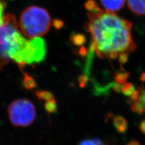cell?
<instances>
[{
    "label": "cell",
    "instance_id": "cell-1",
    "mask_svg": "<svg viewBox=\"0 0 145 145\" xmlns=\"http://www.w3.org/2000/svg\"><path fill=\"white\" fill-rule=\"evenodd\" d=\"M88 10V31L91 35V50L101 58L125 63L136 46L132 36L133 25L115 14L100 8L93 0L85 4Z\"/></svg>",
    "mask_w": 145,
    "mask_h": 145
},
{
    "label": "cell",
    "instance_id": "cell-2",
    "mask_svg": "<svg viewBox=\"0 0 145 145\" xmlns=\"http://www.w3.org/2000/svg\"><path fill=\"white\" fill-rule=\"evenodd\" d=\"M46 50L44 39H26L18 30L15 16L12 14L4 15L3 23L0 25V71L10 61L21 68L42 62Z\"/></svg>",
    "mask_w": 145,
    "mask_h": 145
},
{
    "label": "cell",
    "instance_id": "cell-3",
    "mask_svg": "<svg viewBox=\"0 0 145 145\" xmlns=\"http://www.w3.org/2000/svg\"><path fill=\"white\" fill-rule=\"evenodd\" d=\"M51 26V18L46 9L32 6L23 11L20 16L22 33L30 39L40 38L46 34Z\"/></svg>",
    "mask_w": 145,
    "mask_h": 145
},
{
    "label": "cell",
    "instance_id": "cell-4",
    "mask_svg": "<svg viewBox=\"0 0 145 145\" xmlns=\"http://www.w3.org/2000/svg\"><path fill=\"white\" fill-rule=\"evenodd\" d=\"M8 114L13 126L25 127L34 121L36 116V108L29 99H17L9 105Z\"/></svg>",
    "mask_w": 145,
    "mask_h": 145
},
{
    "label": "cell",
    "instance_id": "cell-5",
    "mask_svg": "<svg viewBox=\"0 0 145 145\" xmlns=\"http://www.w3.org/2000/svg\"><path fill=\"white\" fill-rule=\"evenodd\" d=\"M137 96L131 99V109L139 114H145V89L138 88Z\"/></svg>",
    "mask_w": 145,
    "mask_h": 145
},
{
    "label": "cell",
    "instance_id": "cell-6",
    "mask_svg": "<svg viewBox=\"0 0 145 145\" xmlns=\"http://www.w3.org/2000/svg\"><path fill=\"white\" fill-rule=\"evenodd\" d=\"M106 11L115 12L120 10L123 7L126 0H100Z\"/></svg>",
    "mask_w": 145,
    "mask_h": 145
},
{
    "label": "cell",
    "instance_id": "cell-7",
    "mask_svg": "<svg viewBox=\"0 0 145 145\" xmlns=\"http://www.w3.org/2000/svg\"><path fill=\"white\" fill-rule=\"evenodd\" d=\"M130 10L135 15H145V0H127Z\"/></svg>",
    "mask_w": 145,
    "mask_h": 145
},
{
    "label": "cell",
    "instance_id": "cell-8",
    "mask_svg": "<svg viewBox=\"0 0 145 145\" xmlns=\"http://www.w3.org/2000/svg\"><path fill=\"white\" fill-rule=\"evenodd\" d=\"M113 123L116 130L120 133H124L127 129V122L123 117L116 116L113 120Z\"/></svg>",
    "mask_w": 145,
    "mask_h": 145
},
{
    "label": "cell",
    "instance_id": "cell-9",
    "mask_svg": "<svg viewBox=\"0 0 145 145\" xmlns=\"http://www.w3.org/2000/svg\"><path fill=\"white\" fill-rule=\"evenodd\" d=\"M45 109L48 113H53L56 111L57 105L56 101L54 99L46 102L45 104Z\"/></svg>",
    "mask_w": 145,
    "mask_h": 145
},
{
    "label": "cell",
    "instance_id": "cell-10",
    "mask_svg": "<svg viewBox=\"0 0 145 145\" xmlns=\"http://www.w3.org/2000/svg\"><path fill=\"white\" fill-rule=\"evenodd\" d=\"M36 95L40 100L45 102L49 101L54 99L53 95L50 92L48 91H39L36 93Z\"/></svg>",
    "mask_w": 145,
    "mask_h": 145
},
{
    "label": "cell",
    "instance_id": "cell-11",
    "mask_svg": "<svg viewBox=\"0 0 145 145\" xmlns=\"http://www.w3.org/2000/svg\"><path fill=\"white\" fill-rule=\"evenodd\" d=\"M135 90L132 84H125L122 86L121 87V91L126 96H130L132 93L134 92V91Z\"/></svg>",
    "mask_w": 145,
    "mask_h": 145
},
{
    "label": "cell",
    "instance_id": "cell-12",
    "mask_svg": "<svg viewBox=\"0 0 145 145\" xmlns=\"http://www.w3.org/2000/svg\"><path fill=\"white\" fill-rule=\"evenodd\" d=\"M79 145H104L103 143L97 138L87 139L82 141Z\"/></svg>",
    "mask_w": 145,
    "mask_h": 145
},
{
    "label": "cell",
    "instance_id": "cell-13",
    "mask_svg": "<svg viewBox=\"0 0 145 145\" xmlns=\"http://www.w3.org/2000/svg\"><path fill=\"white\" fill-rule=\"evenodd\" d=\"M25 87L27 89H31L35 87V83L34 80L28 75H25V81L24 84Z\"/></svg>",
    "mask_w": 145,
    "mask_h": 145
},
{
    "label": "cell",
    "instance_id": "cell-14",
    "mask_svg": "<svg viewBox=\"0 0 145 145\" xmlns=\"http://www.w3.org/2000/svg\"><path fill=\"white\" fill-rule=\"evenodd\" d=\"M4 3L3 0H0V25L3 23L4 18Z\"/></svg>",
    "mask_w": 145,
    "mask_h": 145
},
{
    "label": "cell",
    "instance_id": "cell-15",
    "mask_svg": "<svg viewBox=\"0 0 145 145\" xmlns=\"http://www.w3.org/2000/svg\"><path fill=\"white\" fill-rule=\"evenodd\" d=\"M126 72H119L116 75V82L117 83H123L126 80Z\"/></svg>",
    "mask_w": 145,
    "mask_h": 145
},
{
    "label": "cell",
    "instance_id": "cell-16",
    "mask_svg": "<svg viewBox=\"0 0 145 145\" xmlns=\"http://www.w3.org/2000/svg\"><path fill=\"white\" fill-rule=\"evenodd\" d=\"M126 145H140V144L136 141H131L127 144Z\"/></svg>",
    "mask_w": 145,
    "mask_h": 145
}]
</instances>
